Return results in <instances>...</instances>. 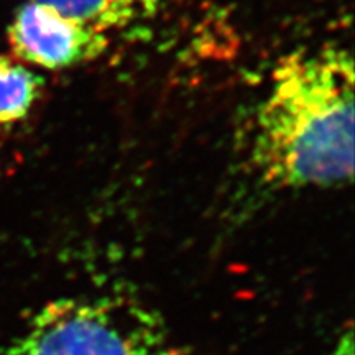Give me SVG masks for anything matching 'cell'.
I'll return each mask as SVG.
<instances>
[{"instance_id": "6da1fadb", "label": "cell", "mask_w": 355, "mask_h": 355, "mask_svg": "<svg viewBox=\"0 0 355 355\" xmlns=\"http://www.w3.org/2000/svg\"><path fill=\"white\" fill-rule=\"evenodd\" d=\"M354 60L334 44L279 61L257 110L252 166L275 189L331 188L354 175Z\"/></svg>"}, {"instance_id": "7a4b0ae2", "label": "cell", "mask_w": 355, "mask_h": 355, "mask_svg": "<svg viewBox=\"0 0 355 355\" xmlns=\"http://www.w3.org/2000/svg\"><path fill=\"white\" fill-rule=\"evenodd\" d=\"M7 355H175L153 311L121 295L71 296L44 304Z\"/></svg>"}, {"instance_id": "3957f363", "label": "cell", "mask_w": 355, "mask_h": 355, "mask_svg": "<svg viewBox=\"0 0 355 355\" xmlns=\"http://www.w3.org/2000/svg\"><path fill=\"white\" fill-rule=\"evenodd\" d=\"M8 43L24 64L66 69L104 55L109 35L30 0L13 17L8 26Z\"/></svg>"}, {"instance_id": "277c9868", "label": "cell", "mask_w": 355, "mask_h": 355, "mask_svg": "<svg viewBox=\"0 0 355 355\" xmlns=\"http://www.w3.org/2000/svg\"><path fill=\"white\" fill-rule=\"evenodd\" d=\"M81 24L110 33L157 15L162 0H32Z\"/></svg>"}, {"instance_id": "5b68a950", "label": "cell", "mask_w": 355, "mask_h": 355, "mask_svg": "<svg viewBox=\"0 0 355 355\" xmlns=\"http://www.w3.org/2000/svg\"><path fill=\"white\" fill-rule=\"evenodd\" d=\"M43 79L19 60L0 56V125L28 117L42 96Z\"/></svg>"}, {"instance_id": "8992f818", "label": "cell", "mask_w": 355, "mask_h": 355, "mask_svg": "<svg viewBox=\"0 0 355 355\" xmlns=\"http://www.w3.org/2000/svg\"><path fill=\"white\" fill-rule=\"evenodd\" d=\"M354 354V343H352V334L347 332L343 339L339 340L337 347L334 349L332 355H352Z\"/></svg>"}]
</instances>
